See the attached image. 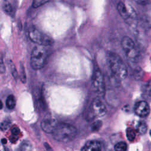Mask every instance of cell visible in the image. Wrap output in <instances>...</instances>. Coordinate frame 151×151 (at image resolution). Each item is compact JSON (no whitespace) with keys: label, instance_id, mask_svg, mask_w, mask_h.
<instances>
[{"label":"cell","instance_id":"18","mask_svg":"<svg viewBox=\"0 0 151 151\" xmlns=\"http://www.w3.org/2000/svg\"><path fill=\"white\" fill-rule=\"evenodd\" d=\"M10 125L11 123L8 120L4 121L0 123V129L2 131H5L9 128Z\"/></svg>","mask_w":151,"mask_h":151},{"label":"cell","instance_id":"16","mask_svg":"<svg viewBox=\"0 0 151 151\" xmlns=\"http://www.w3.org/2000/svg\"><path fill=\"white\" fill-rule=\"evenodd\" d=\"M31 148V144L28 141H24L20 146L19 151H30Z\"/></svg>","mask_w":151,"mask_h":151},{"label":"cell","instance_id":"19","mask_svg":"<svg viewBox=\"0 0 151 151\" xmlns=\"http://www.w3.org/2000/svg\"><path fill=\"white\" fill-rule=\"evenodd\" d=\"M3 8H4V10L5 11V12H6L7 14H11L12 12V6L11 5V4L6 2H5L4 5H3Z\"/></svg>","mask_w":151,"mask_h":151},{"label":"cell","instance_id":"8","mask_svg":"<svg viewBox=\"0 0 151 151\" xmlns=\"http://www.w3.org/2000/svg\"><path fill=\"white\" fill-rule=\"evenodd\" d=\"M91 109L94 115L97 117H102L107 112L105 104L99 98H96L93 100L91 104Z\"/></svg>","mask_w":151,"mask_h":151},{"label":"cell","instance_id":"11","mask_svg":"<svg viewBox=\"0 0 151 151\" xmlns=\"http://www.w3.org/2000/svg\"><path fill=\"white\" fill-rule=\"evenodd\" d=\"M101 143L96 140L87 142L82 147L81 151H101Z\"/></svg>","mask_w":151,"mask_h":151},{"label":"cell","instance_id":"14","mask_svg":"<svg viewBox=\"0 0 151 151\" xmlns=\"http://www.w3.org/2000/svg\"><path fill=\"white\" fill-rule=\"evenodd\" d=\"M126 137L129 141H133L136 137V130L132 127H128L126 129Z\"/></svg>","mask_w":151,"mask_h":151},{"label":"cell","instance_id":"7","mask_svg":"<svg viewBox=\"0 0 151 151\" xmlns=\"http://www.w3.org/2000/svg\"><path fill=\"white\" fill-rule=\"evenodd\" d=\"M117 11L121 17L124 20L134 19L136 17V12L132 8H127L122 2H119L117 5Z\"/></svg>","mask_w":151,"mask_h":151},{"label":"cell","instance_id":"15","mask_svg":"<svg viewBox=\"0 0 151 151\" xmlns=\"http://www.w3.org/2000/svg\"><path fill=\"white\" fill-rule=\"evenodd\" d=\"M114 149L115 151H126L127 145L124 142H119L114 145Z\"/></svg>","mask_w":151,"mask_h":151},{"label":"cell","instance_id":"5","mask_svg":"<svg viewBox=\"0 0 151 151\" xmlns=\"http://www.w3.org/2000/svg\"><path fill=\"white\" fill-rule=\"evenodd\" d=\"M92 86L95 93L99 96L103 97L105 94V83L103 76L99 68L94 70L92 77Z\"/></svg>","mask_w":151,"mask_h":151},{"label":"cell","instance_id":"13","mask_svg":"<svg viewBox=\"0 0 151 151\" xmlns=\"http://www.w3.org/2000/svg\"><path fill=\"white\" fill-rule=\"evenodd\" d=\"M136 131L140 134H145L147 130V125L145 122H139L136 125Z\"/></svg>","mask_w":151,"mask_h":151},{"label":"cell","instance_id":"25","mask_svg":"<svg viewBox=\"0 0 151 151\" xmlns=\"http://www.w3.org/2000/svg\"><path fill=\"white\" fill-rule=\"evenodd\" d=\"M2 107H3V104H2V103L1 100H0V109H1L2 108Z\"/></svg>","mask_w":151,"mask_h":151},{"label":"cell","instance_id":"24","mask_svg":"<svg viewBox=\"0 0 151 151\" xmlns=\"http://www.w3.org/2000/svg\"><path fill=\"white\" fill-rule=\"evenodd\" d=\"M1 142H2V144L5 145V144H6V143H7V140H6V139L4 138V139H2L1 140Z\"/></svg>","mask_w":151,"mask_h":151},{"label":"cell","instance_id":"9","mask_svg":"<svg viewBox=\"0 0 151 151\" xmlns=\"http://www.w3.org/2000/svg\"><path fill=\"white\" fill-rule=\"evenodd\" d=\"M134 111L138 116L145 117L150 113V107L149 104L145 101H139L134 106Z\"/></svg>","mask_w":151,"mask_h":151},{"label":"cell","instance_id":"22","mask_svg":"<svg viewBox=\"0 0 151 151\" xmlns=\"http://www.w3.org/2000/svg\"><path fill=\"white\" fill-rule=\"evenodd\" d=\"M133 1L137 4L140 5H146L149 1V0H133Z\"/></svg>","mask_w":151,"mask_h":151},{"label":"cell","instance_id":"10","mask_svg":"<svg viewBox=\"0 0 151 151\" xmlns=\"http://www.w3.org/2000/svg\"><path fill=\"white\" fill-rule=\"evenodd\" d=\"M58 125L57 120L52 117H46L41 122V128L42 129L47 133H53L56 127Z\"/></svg>","mask_w":151,"mask_h":151},{"label":"cell","instance_id":"23","mask_svg":"<svg viewBox=\"0 0 151 151\" xmlns=\"http://www.w3.org/2000/svg\"><path fill=\"white\" fill-rule=\"evenodd\" d=\"M5 71V66L2 62L0 61V72L4 73Z\"/></svg>","mask_w":151,"mask_h":151},{"label":"cell","instance_id":"3","mask_svg":"<svg viewBox=\"0 0 151 151\" xmlns=\"http://www.w3.org/2000/svg\"><path fill=\"white\" fill-rule=\"evenodd\" d=\"M48 55V50L45 46L40 45L35 46L31 55V67L35 70L42 68L45 64Z\"/></svg>","mask_w":151,"mask_h":151},{"label":"cell","instance_id":"26","mask_svg":"<svg viewBox=\"0 0 151 151\" xmlns=\"http://www.w3.org/2000/svg\"><path fill=\"white\" fill-rule=\"evenodd\" d=\"M150 136H151V130H150Z\"/></svg>","mask_w":151,"mask_h":151},{"label":"cell","instance_id":"17","mask_svg":"<svg viewBox=\"0 0 151 151\" xmlns=\"http://www.w3.org/2000/svg\"><path fill=\"white\" fill-rule=\"evenodd\" d=\"M50 1V0H33L32 6L34 8H38V7L46 4L47 2H48Z\"/></svg>","mask_w":151,"mask_h":151},{"label":"cell","instance_id":"1","mask_svg":"<svg viewBox=\"0 0 151 151\" xmlns=\"http://www.w3.org/2000/svg\"><path fill=\"white\" fill-rule=\"evenodd\" d=\"M107 61L114 76L119 80L126 78L127 75V67L121 57L115 52H108Z\"/></svg>","mask_w":151,"mask_h":151},{"label":"cell","instance_id":"21","mask_svg":"<svg viewBox=\"0 0 151 151\" xmlns=\"http://www.w3.org/2000/svg\"><path fill=\"white\" fill-rule=\"evenodd\" d=\"M11 133L13 136H17L18 134L20 133V130L18 127H14L11 129Z\"/></svg>","mask_w":151,"mask_h":151},{"label":"cell","instance_id":"2","mask_svg":"<svg viewBox=\"0 0 151 151\" xmlns=\"http://www.w3.org/2000/svg\"><path fill=\"white\" fill-rule=\"evenodd\" d=\"M77 134L76 128L68 123L58 124L52 133L53 138L59 142H68L73 140Z\"/></svg>","mask_w":151,"mask_h":151},{"label":"cell","instance_id":"20","mask_svg":"<svg viewBox=\"0 0 151 151\" xmlns=\"http://www.w3.org/2000/svg\"><path fill=\"white\" fill-rule=\"evenodd\" d=\"M101 122L100 121H97L93 123V124L91 126V130L93 131H97L98 130L100 127H101Z\"/></svg>","mask_w":151,"mask_h":151},{"label":"cell","instance_id":"12","mask_svg":"<svg viewBox=\"0 0 151 151\" xmlns=\"http://www.w3.org/2000/svg\"><path fill=\"white\" fill-rule=\"evenodd\" d=\"M6 107L9 109H13L16 105V100L13 95H9L6 100Z\"/></svg>","mask_w":151,"mask_h":151},{"label":"cell","instance_id":"6","mask_svg":"<svg viewBox=\"0 0 151 151\" xmlns=\"http://www.w3.org/2000/svg\"><path fill=\"white\" fill-rule=\"evenodd\" d=\"M29 37L32 41L40 45L47 46L53 44V40L50 37L34 28L29 29Z\"/></svg>","mask_w":151,"mask_h":151},{"label":"cell","instance_id":"4","mask_svg":"<svg viewBox=\"0 0 151 151\" xmlns=\"http://www.w3.org/2000/svg\"><path fill=\"white\" fill-rule=\"evenodd\" d=\"M121 45L127 58L132 62H137L140 57V53L133 41L129 37H123Z\"/></svg>","mask_w":151,"mask_h":151}]
</instances>
